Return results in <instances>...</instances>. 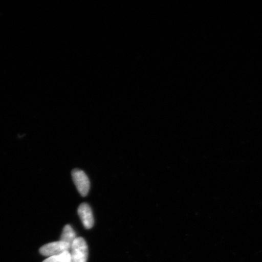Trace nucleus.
Instances as JSON below:
<instances>
[{
	"instance_id": "nucleus-1",
	"label": "nucleus",
	"mask_w": 262,
	"mask_h": 262,
	"mask_svg": "<svg viewBox=\"0 0 262 262\" xmlns=\"http://www.w3.org/2000/svg\"><path fill=\"white\" fill-rule=\"evenodd\" d=\"M70 250L73 262H87L88 247L83 238L77 237L72 244Z\"/></svg>"
},
{
	"instance_id": "nucleus-2",
	"label": "nucleus",
	"mask_w": 262,
	"mask_h": 262,
	"mask_svg": "<svg viewBox=\"0 0 262 262\" xmlns=\"http://www.w3.org/2000/svg\"><path fill=\"white\" fill-rule=\"evenodd\" d=\"M71 245L61 241L51 242L46 244L40 249V253L44 256H54L64 253L65 251H70Z\"/></svg>"
},
{
	"instance_id": "nucleus-3",
	"label": "nucleus",
	"mask_w": 262,
	"mask_h": 262,
	"mask_svg": "<svg viewBox=\"0 0 262 262\" xmlns=\"http://www.w3.org/2000/svg\"><path fill=\"white\" fill-rule=\"evenodd\" d=\"M75 186L81 196H86L90 189V182L87 175L80 169H75L72 172Z\"/></svg>"
},
{
	"instance_id": "nucleus-4",
	"label": "nucleus",
	"mask_w": 262,
	"mask_h": 262,
	"mask_svg": "<svg viewBox=\"0 0 262 262\" xmlns=\"http://www.w3.org/2000/svg\"><path fill=\"white\" fill-rule=\"evenodd\" d=\"M78 214L85 228L91 229L93 227L94 219L89 205L86 203L81 204L78 207Z\"/></svg>"
},
{
	"instance_id": "nucleus-5",
	"label": "nucleus",
	"mask_w": 262,
	"mask_h": 262,
	"mask_svg": "<svg viewBox=\"0 0 262 262\" xmlns=\"http://www.w3.org/2000/svg\"><path fill=\"white\" fill-rule=\"evenodd\" d=\"M76 238V234H75L73 227L70 225H66L63 228V232H62L60 241L70 245L71 247L72 244L73 243V242Z\"/></svg>"
},
{
	"instance_id": "nucleus-6",
	"label": "nucleus",
	"mask_w": 262,
	"mask_h": 262,
	"mask_svg": "<svg viewBox=\"0 0 262 262\" xmlns=\"http://www.w3.org/2000/svg\"><path fill=\"white\" fill-rule=\"evenodd\" d=\"M42 262H73L70 251L54 256L49 257Z\"/></svg>"
}]
</instances>
